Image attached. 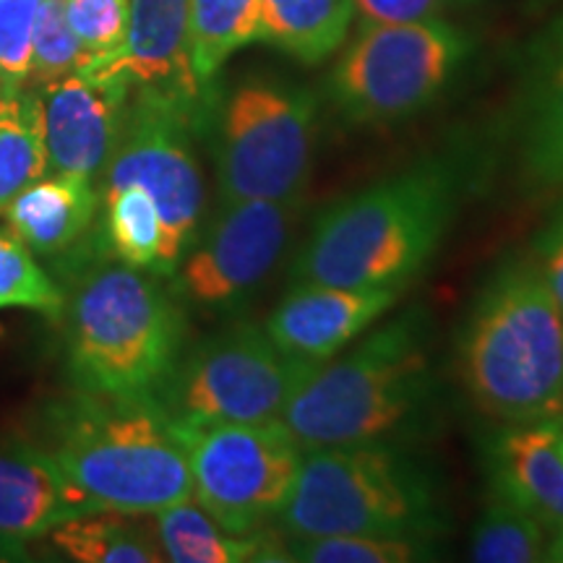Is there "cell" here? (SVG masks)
Here are the masks:
<instances>
[{
	"label": "cell",
	"instance_id": "obj_1",
	"mask_svg": "<svg viewBox=\"0 0 563 563\" xmlns=\"http://www.w3.org/2000/svg\"><path fill=\"white\" fill-rule=\"evenodd\" d=\"M53 433L60 475L95 511L154 517L194 498L188 454L157 397L81 391L58 410Z\"/></svg>",
	"mask_w": 563,
	"mask_h": 563
},
{
	"label": "cell",
	"instance_id": "obj_2",
	"mask_svg": "<svg viewBox=\"0 0 563 563\" xmlns=\"http://www.w3.org/2000/svg\"><path fill=\"white\" fill-rule=\"evenodd\" d=\"M460 371L477 410L506 426L563 412V313L538 264L490 279L464 327Z\"/></svg>",
	"mask_w": 563,
	"mask_h": 563
},
{
	"label": "cell",
	"instance_id": "obj_3",
	"mask_svg": "<svg viewBox=\"0 0 563 563\" xmlns=\"http://www.w3.org/2000/svg\"><path fill=\"white\" fill-rule=\"evenodd\" d=\"M454 183L439 165L394 175L327 209L292 266L298 282L399 287L443 241Z\"/></svg>",
	"mask_w": 563,
	"mask_h": 563
},
{
	"label": "cell",
	"instance_id": "obj_4",
	"mask_svg": "<svg viewBox=\"0 0 563 563\" xmlns=\"http://www.w3.org/2000/svg\"><path fill=\"white\" fill-rule=\"evenodd\" d=\"M68 308V371L100 397H154L175 368L183 316L154 277L102 262L76 282Z\"/></svg>",
	"mask_w": 563,
	"mask_h": 563
},
{
	"label": "cell",
	"instance_id": "obj_5",
	"mask_svg": "<svg viewBox=\"0 0 563 563\" xmlns=\"http://www.w3.org/2000/svg\"><path fill=\"white\" fill-rule=\"evenodd\" d=\"M431 382L426 327L415 313L316 365L282 412L302 452L373 443L412 418Z\"/></svg>",
	"mask_w": 563,
	"mask_h": 563
},
{
	"label": "cell",
	"instance_id": "obj_6",
	"mask_svg": "<svg viewBox=\"0 0 563 563\" xmlns=\"http://www.w3.org/2000/svg\"><path fill=\"white\" fill-rule=\"evenodd\" d=\"M433 517L431 490L418 470L373 441L302 452L277 519L290 538H418L431 530Z\"/></svg>",
	"mask_w": 563,
	"mask_h": 563
},
{
	"label": "cell",
	"instance_id": "obj_7",
	"mask_svg": "<svg viewBox=\"0 0 563 563\" xmlns=\"http://www.w3.org/2000/svg\"><path fill=\"white\" fill-rule=\"evenodd\" d=\"M467 53V34L443 19L365 21L334 66L332 97L352 123L407 121L446 89Z\"/></svg>",
	"mask_w": 563,
	"mask_h": 563
},
{
	"label": "cell",
	"instance_id": "obj_8",
	"mask_svg": "<svg viewBox=\"0 0 563 563\" xmlns=\"http://www.w3.org/2000/svg\"><path fill=\"white\" fill-rule=\"evenodd\" d=\"M316 100L279 79H251L222 110L217 178L222 207L238 201H300L313 170Z\"/></svg>",
	"mask_w": 563,
	"mask_h": 563
},
{
	"label": "cell",
	"instance_id": "obj_9",
	"mask_svg": "<svg viewBox=\"0 0 563 563\" xmlns=\"http://www.w3.org/2000/svg\"><path fill=\"white\" fill-rule=\"evenodd\" d=\"M194 498L230 534H253L279 517L298 475L302 449L282 420L180 422Z\"/></svg>",
	"mask_w": 563,
	"mask_h": 563
},
{
	"label": "cell",
	"instance_id": "obj_10",
	"mask_svg": "<svg viewBox=\"0 0 563 563\" xmlns=\"http://www.w3.org/2000/svg\"><path fill=\"white\" fill-rule=\"evenodd\" d=\"M313 368L282 352L266 329L235 327L199 344L173 368L159 405L180 422L282 420Z\"/></svg>",
	"mask_w": 563,
	"mask_h": 563
},
{
	"label": "cell",
	"instance_id": "obj_11",
	"mask_svg": "<svg viewBox=\"0 0 563 563\" xmlns=\"http://www.w3.org/2000/svg\"><path fill=\"white\" fill-rule=\"evenodd\" d=\"M194 112L152 95L125 108L121 139L102 173V194L141 186L162 217L159 274L178 269L203 214V175L191 146Z\"/></svg>",
	"mask_w": 563,
	"mask_h": 563
},
{
	"label": "cell",
	"instance_id": "obj_12",
	"mask_svg": "<svg viewBox=\"0 0 563 563\" xmlns=\"http://www.w3.org/2000/svg\"><path fill=\"white\" fill-rule=\"evenodd\" d=\"M295 217L298 201L228 203L203 243L183 264V292L207 308L235 306L279 264Z\"/></svg>",
	"mask_w": 563,
	"mask_h": 563
},
{
	"label": "cell",
	"instance_id": "obj_13",
	"mask_svg": "<svg viewBox=\"0 0 563 563\" xmlns=\"http://www.w3.org/2000/svg\"><path fill=\"white\" fill-rule=\"evenodd\" d=\"M191 0H129L123 45L104 58H91L79 70L97 79H118L199 115L203 84L191 63Z\"/></svg>",
	"mask_w": 563,
	"mask_h": 563
},
{
	"label": "cell",
	"instance_id": "obj_14",
	"mask_svg": "<svg viewBox=\"0 0 563 563\" xmlns=\"http://www.w3.org/2000/svg\"><path fill=\"white\" fill-rule=\"evenodd\" d=\"M45 115L47 173L79 175L95 183L121 139L129 84L74 70L37 87Z\"/></svg>",
	"mask_w": 563,
	"mask_h": 563
},
{
	"label": "cell",
	"instance_id": "obj_15",
	"mask_svg": "<svg viewBox=\"0 0 563 563\" xmlns=\"http://www.w3.org/2000/svg\"><path fill=\"white\" fill-rule=\"evenodd\" d=\"M399 287H334L298 282L266 319V334L282 352L319 365L347 350L391 308Z\"/></svg>",
	"mask_w": 563,
	"mask_h": 563
},
{
	"label": "cell",
	"instance_id": "obj_16",
	"mask_svg": "<svg viewBox=\"0 0 563 563\" xmlns=\"http://www.w3.org/2000/svg\"><path fill=\"white\" fill-rule=\"evenodd\" d=\"M89 511L95 509L66 483L51 452L26 441L0 446V559Z\"/></svg>",
	"mask_w": 563,
	"mask_h": 563
},
{
	"label": "cell",
	"instance_id": "obj_17",
	"mask_svg": "<svg viewBox=\"0 0 563 563\" xmlns=\"http://www.w3.org/2000/svg\"><path fill=\"white\" fill-rule=\"evenodd\" d=\"M493 485L548 530H563V422L509 426L493 446Z\"/></svg>",
	"mask_w": 563,
	"mask_h": 563
},
{
	"label": "cell",
	"instance_id": "obj_18",
	"mask_svg": "<svg viewBox=\"0 0 563 563\" xmlns=\"http://www.w3.org/2000/svg\"><path fill=\"white\" fill-rule=\"evenodd\" d=\"M95 211V183L79 175L47 173L26 186L3 214L9 232L21 245L40 256H55L81 241Z\"/></svg>",
	"mask_w": 563,
	"mask_h": 563
},
{
	"label": "cell",
	"instance_id": "obj_19",
	"mask_svg": "<svg viewBox=\"0 0 563 563\" xmlns=\"http://www.w3.org/2000/svg\"><path fill=\"white\" fill-rule=\"evenodd\" d=\"M352 0H262V42L316 66L340 51L347 37Z\"/></svg>",
	"mask_w": 563,
	"mask_h": 563
},
{
	"label": "cell",
	"instance_id": "obj_20",
	"mask_svg": "<svg viewBox=\"0 0 563 563\" xmlns=\"http://www.w3.org/2000/svg\"><path fill=\"white\" fill-rule=\"evenodd\" d=\"M53 543L81 563H159L167 561L157 527L144 522V514L89 511L66 519L51 532Z\"/></svg>",
	"mask_w": 563,
	"mask_h": 563
},
{
	"label": "cell",
	"instance_id": "obj_21",
	"mask_svg": "<svg viewBox=\"0 0 563 563\" xmlns=\"http://www.w3.org/2000/svg\"><path fill=\"white\" fill-rule=\"evenodd\" d=\"M45 175L47 146L40 95L0 89V214L26 186Z\"/></svg>",
	"mask_w": 563,
	"mask_h": 563
},
{
	"label": "cell",
	"instance_id": "obj_22",
	"mask_svg": "<svg viewBox=\"0 0 563 563\" xmlns=\"http://www.w3.org/2000/svg\"><path fill=\"white\" fill-rule=\"evenodd\" d=\"M191 63L203 87L232 53L262 37V0H191Z\"/></svg>",
	"mask_w": 563,
	"mask_h": 563
},
{
	"label": "cell",
	"instance_id": "obj_23",
	"mask_svg": "<svg viewBox=\"0 0 563 563\" xmlns=\"http://www.w3.org/2000/svg\"><path fill=\"white\" fill-rule=\"evenodd\" d=\"M157 538L167 561L175 563H241L258 559L262 548L251 534L222 530L199 504L183 501L154 514Z\"/></svg>",
	"mask_w": 563,
	"mask_h": 563
},
{
	"label": "cell",
	"instance_id": "obj_24",
	"mask_svg": "<svg viewBox=\"0 0 563 563\" xmlns=\"http://www.w3.org/2000/svg\"><path fill=\"white\" fill-rule=\"evenodd\" d=\"M104 235L118 262L159 274L162 217L141 186H121L102 194Z\"/></svg>",
	"mask_w": 563,
	"mask_h": 563
},
{
	"label": "cell",
	"instance_id": "obj_25",
	"mask_svg": "<svg viewBox=\"0 0 563 563\" xmlns=\"http://www.w3.org/2000/svg\"><path fill=\"white\" fill-rule=\"evenodd\" d=\"M470 559L477 563H534L548 559V527L496 496L483 511L470 540Z\"/></svg>",
	"mask_w": 563,
	"mask_h": 563
},
{
	"label": "cell",
	"instance_id": "obj_26",
	"mask_svg": "<svg viewBox=\"0 0 563 563\" xmlns=\"http://www.w3.org/2000/svg\"><path fill=\"white\" fill-rule=\"evenodd\" d=\"M527 173L543 186L563 183V55L540 89L525 139Z\"/></svg>",
	"mask_w": 563,
	"mask_h": 563
},
{
	"label": "cell",
	"instance_id": "obj_27",
	"mask_svg": "<svg viewBox=\"0 0 563 563\" xmlns=\"http://www.w3.org/2000/svg\"><path fill=\"white\" fill-rule=\"evenodd\" d=\"M287 561L306 563H410L422 559V548L412 538L394 534H321L292 538Z\"/></svg>",
	"mask_w": 563,
	"mask_h": 563
},
{
	"label": "cell",
	"instance_id": "obj_28",
	"mask_svg": "<svg viewBox=\"0 0 563 563\" xmlns=\"http://www.w3.org/2000/svg\"><path fill=\"white\" fill-rule=\"evenodd\" d=\"M66 298L11 232H0V308H32L60 316Z\"/></svg>",
	"mask_w": 563,
	"mask_h": 563
},
{
	"label": "cell",
	"instance_id": "obj_29",
	"mask_svg": "<svg viewBox=\"0 0 563 563\" xmlns=\"http://www.w3.org/2000/svg\"><path fill=\"white\" fill-rule=\"evenodd\" d=\"M87 60V51L68 24L66 0H42L34 24L30 81L34 87H45L79 70Z\"/></svg>",
	"mask_w": 563,
	"mask_h": 563
},
{
	"label": "cell",
	"instance_id": "obj_30",
	"mask_svg": "<svg viewBox=\"0 0 563 563\" xmlns=\"http://www.w3.org/2000/svg\"><path fill=\"white\" fill-rule=\"evenodd\" d=\"M40 9L42 0H0V89H24L30 81Z\"/></svg>",
	"mask_w": 563,
	"mask_h": 563
},
{
	"label": "cell",
	"instance_id": "obj_31",
	"mask_svg": "<svg viewBox=\"0 0 563 563\" xmlns=\"http://www.w3.org/2000/svg\"><path fill=\"white\" fill-rule=\"evenodd\" d=\"M70 30L91 58H104L123 45L129 0H66Z\"/></svg>",
	"mask_w": 563,
	"mask_h": 563
},
{
	"label": "cell",
	"instance_id": "obj_32",
	"mask_svg": "<svg viewBox=\"0 0 563 563\" xmlns=\"http://www.w3.org/2000/svg\"><path fill=\"white\" fill-rule=\"evenodd\" d=\"M368 24H407V21L441 19L456 0H352Z\"/></svg>",
	"mask_w": 563,
	"mask_h": 563
},
{
	"label": "cell",
	"instance_id": "obj_33",
	"mask_svg": "<svg viewBox=\"0 0 563 563\" xmlns=\"http://www.w3.org/2000/svg\"><path fill=\"white\" fill-rule=\"evenodd\" d=\"M538 269L563 313V211L538 241Z\"/></svg>",
	"mask_w": 563,
	"mask_h": 563
},
{
	"label": "cell",
	"instance_id": "obj_34",
	"mask_svg": "<svg viewBox=\"0 0 563 563\" xmlns=\"http://www.w3.org/2000/svg\"><path fill=\"white\" fill-rule=\"evenodd\" d=\"M545 561H563V530L553 532V543H548Z\"/></svg>",
	"mask_w": 563,
	"mask_h": 563
}]
</instances>
